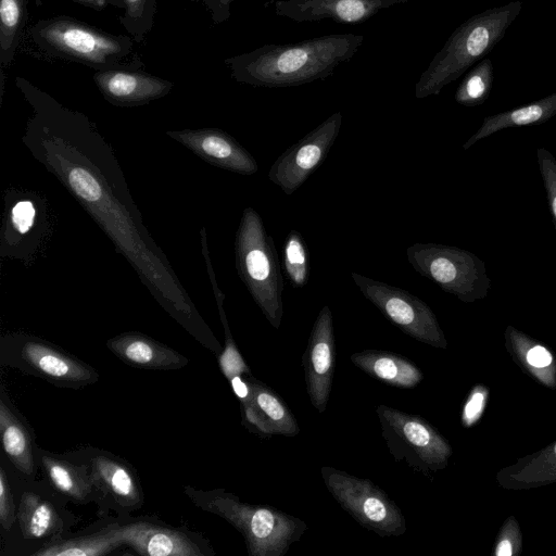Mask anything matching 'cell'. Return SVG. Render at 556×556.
Here are the masks:
<instances>
[{
	"mask_svg": "<svg viewBox=\"0 0 556 556\" xmlns=\"http://www.w3.org/2000/svg\"><path fill=\"white\" fill-rule=\"evenodd\" d=\"M363 35L330 34L295 43H267L225 59L231 77L253 87H295L331 76L351 60Z\"/></svg>",
	"mask_w": 556,
	"mask_h": 556,
	"instance_id": "cell-1",
	"label": "cell"
},
{
	"mask_svg": "<svg viewBox=\"0 0 556 556\" xmlns=\"http://www.w3.org/2000/svg\"><path fill=\"white\" fill-rule=\"evenodd\" d=\"M28 35L42 53L84 64L96 72L143 66L129 35L111 34L72 16L39 20Z\"/></svg>",
	"mask_w": 556,
	"mask_h": 556,
	"instance_id": "cell-2",
	"label": "cell"
},
{
	"mask_svg": "<svg viewBox=\"0 0 556 556\" xmlns=\"http://www.w3.org/2000/svg\"><path fill=\"white\" fill-rule=\"evenodd\" d=\"M522 9L520 0L488 9L459 25L434 55L415 85V97L437 96L471 65L486 55L505 36Z\"/></svg>",
	"mask_w": 556,
	"mask_h": 556,
	"instance_id": "cell-3",
	"label": "cell"
},
{
	"mask_svg": "<svg viewBox=\"0 0 556 556\" xmlns=\"http://www.w3.org/2000/svg\"><path fill=\"white\" fill-rule=\"evenodd\" d=\"M184 493L200 509L217 515L243 536L250 556H283L300 541L306 523L268 505H254L225 489L199 490L184 486Z\"/></svg>",
	"mask_w": 556,
	"mask_h": 556,
	"instance_id": "cell-4",
	"label": "cell"
},
{
	"mask_svg": "<svg viewBox=\"0 0 556 556\" xmlns=\"http://www.w3.org/2000/svg\"><path fill=\"white\" fill-rule=\"evenodd\" d=\"M238 275L269 324L278 329L283 316V278L274 239L258 213L245 207L235 238Z\"/></svg>",
	"mask_w": 556,
	"mask_h": 556,
	"instance_id": "cell-5",
	"label": "cell"
},
{
	"mask_svg": "<svg viewBox=\"0 0 556 556\" xmlns=\"http://www.w3.org/2000/svg\"><path fill=\"white\" fill-rule=\"evenodd\" d=\"M0 363L62 388L79 389L99 380L89 364L47 340L25 333L1 338Z\"/></svg>",
	"mask_w": 556,
	"mask_h": 556,
	"instance_id": "cell-6",
	"label": "cell"
},
{
	"mask_svg": "<svg viewBox=\"0 0 556 556\" xmlns=\"http://www.w3.org/2000/svg\"><path fill=\"white\" fill-rule=\"evenodd\" d=\"M376 413L381 435L395 462L427 476L446 466L452 448L422 416L383 404L376 407Z\"/></svg>",
	"mask_w": 556,
	"mask_h": 556,
	"instance_id": "cell-7",
	"label": "cell"
},
{
	"mask_svg": "<svg viewBox=\"0 0 556 556\" xmlns=\"http://www.w3.org/2000/svg\"><path fill=\"white\" fill-rule=\"evenodd\" d=\"M320 473L331 496L361 526L381 538L405 533L403 513L372 481L330 466H323Z\"/></svg>",
	"mask_w": 556,
	"mask_h": 556,
	"instance_id": "cell-8",
	"label": "cell"
},
{
	"mask_svg": "<svg viewBox=\"0 0 556 556\" xmlns=\"http://www.w3.org/2000/svg\"><path fill=\"white\" fill-rule=\"evenodd\" d=\"M361 293L404 333L434 348H446L438 319L426 302L408 291L353 271Z\"/></svg>",
	"mask_w": 556,
	"mask_h": 556,
	"instance_id": "cell-9",
	"label": "cell"
},
{
	"mask_svg": "<svg viewBox=\"0 0 556 556\" xmlns=\"http://www.w3.org/2000/svg\"><path fill=\"white\" fill-rule=\"evenodd\" d=\"M406 257L418 274L463 301H470L481 285V266L464 250L434 243H414L407 248Z\"/></svg>",
	"mask_w": 556,
	"mask_h": 556,
	"instance_id": "cell-10",
	"label": "cell"
},
{
	"mask_svg": "<svg viewBox=\"0 0 556 556\" xmlns=\"http://www.w3.org/2000/svg\"><path fill=\"white\" fill-rule=\"evenodd\" d=\"M342 119L341 112L331 114L282 152L270 166L268 179L286 195L293 194L326 160L339 135Z\"/></svg>",
	"mask_w": 556,
	"mask_h": 556,
	"instance_id": "cell-11",
	"label": "cell"
},
{
	"mask_svg": "<svg viewBox=\"0 0 556 556\" xmlns=\"http://www.w3.org/2000/svg\"><path fill=\"white\" fill-rule=\"evenodd\" d=\"M119 539L124 545L144 556H212L208 541L185 528L141 520L119 523Z\"/></svg>",
	"mask_w": 556,
	"mask_h": 556,
	"instance_id": "cell-12",
	"label": "cell"
},
{
	"mask_svg": "<svg viewBox=\"0 0 556 556\" xmlns=\"http://www.w3.org/2000/svg\"><path fill=\"white\" fill-rule=\"evenodd\" d=\"M302 363L309 401L318 413H324L336 369L333 318L328 305L319 311L314 321Z\"/></svg>",
	"mask_w": 556,
	"mask_h": 556,
	"instance_id": "cell-13",
	"label": "cell"
},
{
	"mask_svg": "<svg viewBox=\"0 0 556 556\" xmlns=\"http://www.w3.org/2000/svg\"><path fill=\"white\" fill-rule=\"evenodd\" d=\"M79 452L81 463L88 466L97 500L100 495L123 511H131L142 506V488L130 465L106 451L85 448Z\"/></svg>",
	"mask_w": 556,
	"mask_h": 556,
	"instance_id": "cell-14",
	"label": "cell"
},
{
	"mask_svg": "<svg viewBox=\"0 0 556 556\" xmlns=\"http://www.w3.org/2000/svg\"><path fill=\"white\" fill-rule=\"evenodd\" d=\"M409 0H276L275 14L298 23L331 18L339 24L363 23L381 10Z\"/></svg>",
	"mask_w": 556,
	"mask_h": 556,
	"instance_id": "cell-15",
	"label": "cell"
},
{
	"mask_svg": "<svg viewBox=\"0 0 556 556\" xmlns=\"http://www.w3.org/2000/svg\"><path fill=\"white\" fill-rule=\"evenodd\" d=\"M250 394L240 402L243 426L252 433L270 438L275 434L295 437L300 427L285 401L267 384L245 376Z\"/></svg>",
	"mask_w": 556,
	"mask_h": 556,
	"instance_id": "cell-16",
	"label": "cell"
},
{
	"mask_svg": "<svg viewBox=\"0 0 556 556\" xmlns=\"http://www.w3.org/2000/svg\"><path fill=\"white\" fill-rule=\"evenodd\" d=\"M167 135L204 161L242 175H253L258 165L251 153L229 134L215 128L167 131Z\"/></svg>",
	"mask_w": 556,
	"mask_h": 556,
	"instance_id": "cell-17",
	"label": "cell"
},
{
	"mask_svg": "<svg viewBox=\"0 0 556 556\" xmlns=\"http://www.w3.org/2000/svg\"><path fill=\"white\" fill-rule=\"evenodd\" d=\"M92 79L102 96L112 104L135 106L167 96L172 81L142 70L97 71Z\"/></svg>",
	"mask_w": 556,
	"mask_h": 556,
	"instance_id": "cell-18",
	"label": "cell"
},
{
	"mask_svg": "<svg viewBox=\"0 0 556 556\" xmlns=\"http://www.w3.org/2000/svg\"><path fill=\"white\" fill-rule=\"evenodd\" d=\"M108 349L131 367L173 370L185 367L188 358L169 346L138 332H124L106 341Z\"/></svg>",
	"mask_w": 556,
	"mask_h": 556,
	"instance_id": "cell-19",
	"label": "cell"
},
{
	"mask_svg": "<svg viewBox=\"0 0 556 556\" xmlns=\"http://www.w3.org/2000/svg\"><path fill=\"white\" fill-rule=\"evenodd\" d=\"M35 453L37 464L55 491L77 504L97 500L96 488L86 464L70 462L40 447H35Z\"/></svg>",
	"mask_w": 556,
	"mask_h": 556,
	"instance_id": "cell-20",
	"label": "cell"
},
{
	"mask_svg": "<svg viewBox=\"0 0 556 556\" xmlns=\"http://www.w3.org/2000/svg\"><path fill=\"white\" fill-rule=\"evenodd\" d=\"M0 434L2 448L10 463L23 476L33 478L36 473V453L31 432L1 390Z\"/></svg>",
	"mask_w": 556,
	"mask_h": 556,
	"instance_id": "cell-21",
	"label": "cell"
},
{
	"mask_svg": "<svg viewBox=\"0 0 556 556\" xmlns=\"http://www.w3.org/2000/svg\"><path fill=\"white\" fill-rule=\"evenodd\" d=\"M350 359L368 376L391 387L412 389L424 380L416 364L396 353L364 350L353 353Z\"/></svg>",
	"mask_w": 556,
	"mask_h": 556,
	"instance_id": "cell-22",
	"label": "cell"
},
{
	"mask_svg": "<svg viewBox=\"0 0 556 556\" xmlns=\"http://www.w3.org/2000/svg\"><path fill=\"white\" fill-rule=\"evenodd\" d=\"M119 523H110L101 530L88 534L59 538L47 541L34 556H104L122 545Z\"/></svg>",
	"mask_w": 556,
	"mask_h": 556,
	"instance_id": "cell-23",
	"label": "cell"
},
{
	"mask_svg": "<svg viewBox=\"0 0 556 556\" xmlns=\"http://www.w3.org/2000/svg\"><path fill=\"white\" fill-rule=\"evenodd\" d=\"M17 519L23 536L28 540L52 539L63 527L53 503L33 491L23 492Z\"/></svg>",
	"mask_w": 556,
	"mask_h": 556,
	"instance_id": "cell-24",
	"label": "cell"
},
{
	"mask_svg": "<svg viewBox=\"0 0 556 556\" xmlns=\"http://www.w3.org/2000/svg\"><path fill=\"white\" fill-rule=\"evenodd\" d=\"M556 114V92L526 106L489 116L480 129L464 144L467 149L478 140L507 127L541 123Z\"/></svg>",
	"mask_w": 556,
	"mask_h": 556,
	"instance_id": "cell-25",
	"label": "cell"
},
{
	"mask_svg": "<svg viewBox=\"0 0 556 556\" xmlns=\"http://www.w3.org/2000/svg\"><path fill=\"white\" fill-rule=\"evenodd\" d=\"M201 243H202V253L204 255L206 268L208 271L213 292L215 295L220 320H222L224 332H225V348L217 356L219 368H220L222 372L224 374V376L228 380H230L235 376L251 375V370H250L249 366L244 362L243 357L241 356V354L235 343V340L232 338V334H231V331H230V328H229V325L227 321L226 313H225L224 306H223L225 295L222 293L220 289L218 288V285L216 282V278L214 275V270L212 268L204 228H202V230H201Z\"/></svg>",
	"mask_w": 556,
	"mask_h": 556,
	"instance_id": "cell-26",
	"label": "cell"
},
{
	"mask_svg": "<svg viewBox=\"0 0 556 556\" xmlns=\"http://www.w3.org/2000/svg\"><path fill=\"white\" fill-rule=\"evenodd\" d=\"M27 21V0H0V65L12 64Z\"/></svg>",
	"mask_w": 556,
	"mask_h": 556,
	"instance_id": "cell-27",
	"label": "cell"
},
{
	"mask_svg": "<svg viewBox=\"0 0 556 556\" xmlns=\"http://www.w3.org/2000/svg\"><path fill=\"white\" fill-rule=\"evenodd\" d=\"M283 273L289 283L303 288L309 278V254L303 236L296 231L288 232L283 244Z\"/></svg>",
	"mask_w": 556,
	"mask_h": 556,
	"instance_id": "cell-28",
	"label": "cell"
},
{
	"mask_svg": "<svg viewBox=\"0 0 556 556\" xmlns=\"http://www.w3.org/2000/svg\"><path fill=\"white\" fill-rule=\"evenodd\" d=\"M511 343L515 352L529 370L545 384H554V367L551 353L542 345L529 341L522 334L511 331Z\"/></svg>",
	"mask_w": 556,
	"mask_h": 556,
	"instance_id": "cell-29",
	"label": "cell"
},
{
	"mask_svg": "<svg viewBox=\"0 0 556 556\" xmlns=\"http://www.w3.org/2000/svg\"><path fill=\"white\" fill-rule=\"evenodd\" d=\"M119 22L136 43H141L151 31L157 11L156 0H123Z\"/></svg>",
	"mask_w": 556,
	"mask_h": 556,
	"instance_id": "cell-30",
	"label": "cell"
},
{
	"mask_svg": "<svg viewBox=\"0 0 556 556\" xmlns=\"http://www.w3.org/2000/svg\"><path fill=\"white\" fill-rule=\"evenodd\" d=\"M493 64L490 59H482L458 86L455 100L463 105H476L488 96L493 83Z\"/></svg>",
	"mask_w": 556,
	"mask_h": 556,
	"instance_id": "cell-31",
	"label": "cell"
},
{
	"mask_svg": "<svg viewBox=\"0 0 556 556\" xmlns=\"http://www.w3.org/2000/svg\"><path fill=\"white\" fill-rule=\"evenodd\" d=\"M16 519L15 504L10 480L3 467H0V523L9 531Z\"/></svg>",
	"mask_w": 556,
	"mask_h": 556,
	"instance_id": "cell-32",
	"label": "cell"
},
{
	"mask_svg": "<svg viewBox=\"0 0 556 556\" xmlns=\"http://www.w3.org/2000/svg\"><path fill=\"white\" fill-rule=\"evenodd\" d=\"M486 396L488 390L481 386L476 387L470 392L462 414L465 427H470L479 420L486 403Z\"/></svg>",
	"mask_w": 556,
	"mask_h": 556,
	"instance_id": "cell-33",
	"label": "cell"
},
{
	"mask_svg": "<svg viewBox=\"0 0 556 556\" xmlns=\"http://www.w3.org/2000/svg\"><path fill=\"white\" fill-rule=\"evenodd\" d=\"M36 210L30 201H18L11 210L10 222L14 230L24 235L34 226Z\"/></svg>",
	"mask_w": 556,
	"mask_h": 556,
	"instance_id": "cell-34",
	"label": "cell"
},
{
	"mask_svg": "<svg viewBox=\"0 0 556 556\" xmlns=\"http://www.w3.org/2000/svg\"><path fill=\"white\" fill-rule=\"evenodd\" d=\"M539 159L552 212L556 219V163L551 154L543 149L539 151Z\"/></svg>",
	"mask_w": 556,
	"mask_h": 556,
	"instance_id": "cell-35",
	"label": "cell"
},
{
	"mask_svg": "<svg viewBox=\"0 0 556 556\" xmlns=\"http://www.w3.org/2000/svg\"><path fill=\"white\" fill-rule=\"evenodd\" d=\"M520 535L516 522L509 521L502 531L496 544L495 555L511 556L519 549Z\"/></svg>",
	"mask_w": 556,
	"mask_h": 556,
	"instance_id": "cell-36",
	"label": "cell"
},
{
	"mask_svg": "<svg viewBox=\"0 0 556 556\" xmlns=\"http://www.w3.org/2000/svg\"><path fill=\"white\" fill-rule=\"evenodd\" d=\"M191 2L202 3L210 12L211 18L215 25L222 24L230 18V5L236 0H190Z\"/></svg>",
	"mask_w": 556,
	"mask_h": 556,
	"instance_id": "cell-37",
	"label": "cell"
},
{
	"mask_svg": "<svg viewBox=\"0 0 556 556\" xmlns=\"http://www.w3.org/2000/svg\"><path fill=\"white\" fill-rule=\"evenodd\" d=\"M77 4L84 5L86 8L103 11L109 7H114L116 9L124 10V1L123 0H70Z\"/></svg>",
	"mask_w": 556,
	"mask_h": 556,
	"instance_id": "cell-38",
	"label": "cell"
},
{
	"mask_svg": "<svg viewBox=\"0 0 556 556\" xmlns=\"http://www.w3.org/2000/svg\"><path fill=\"white\" fill-rule=\"evenodd\" d=\"M231 388L240 402L248 399L250 387L245 376H235L229 380Z\"/></svg>",
	"mask_w": 556,
	"mask_h": 556,
	"instance_id": "cell-39",
	"label": "cell"
}]
</instances>
